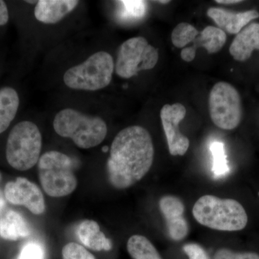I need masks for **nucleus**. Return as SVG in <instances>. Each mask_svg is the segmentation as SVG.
<instances>
[{"label": "nucleus", "mask_w": 259, "mask_h": 259, "mask_svg": "<svg viewBox=\"0 0 259 259\" xmlns=\"http://www.w3.org/2000/svg\"><path fill=\"white\" fill-rule=\"evenodd\" d=\"M120 17L125 20H135L142 18L146 14V3L144 1H120Z\"/></svg>", "instance_id": "nucleus-22"}, {"label": "nucleus", "mask_w": 259, "mask_h": 259, "mask_svg": "<svg viewBox=\"0 0 259 259\" xmlns=\"http://www.w3.org/2000/svg\"><path fill=\"white\" fill-rule=\"evenodd\" d=\"M20 105L18 94L11 88L0 90V134L8 128L14 120Z\"/></svg>", "instance_id": "nucleus-17"}, {"label": "nucleus", "mask_w": 259, "mask_h": 259, "mask_svg": "<svg viewBox=\"0 0 259 259\" xmlns=\"http://www.w3.org/2000/svg\"><path fill=\"white\" fill-rule=\"evenodd\" d=\"M159 208L166 221L168 236L174 241H182L189 233L188 223L184 217L185 204L178 197L173 195L162 197Z\"/></svg>", "instance_id": "nucleus-11"}, {"label": "nucleus", "mask_w": 259, "mask_h": 259, "mask_svg": "<svg viewBox=\"0 0 259 259\" xmlns=\"http://www.w3.org/2000/svg\"><path fill=\"white\" fill-rule=\"evenodd\" d=\"M37 170L40 185L51 197H65L76 190L74 163L67 155L55 151L44 153L37 163Z\"/></svg>", "instance_id": "nucleus-4"}, {"label": "nucleus", "mask_w": 259, "mask_h": 259, "mask_svg": "<svg viewBox=\"0 0 259 259\" xmlns=\"http://www.w3.org/2000/svg\"><path fill=\"white\" fill-rule=\"evenodd\" d=\"M9 20V12L4 1L0 0V26L6 25Z\"/></svg>", "instance_id": "nucleus-28"}, {"label": "nucleus", "mask_w": 259, "mask_h": 259, "mask_svg": "<svg viewBox=\"0 0 259 259\" xmlns=\"http://www.w3.org/2000/svg\"><path fill=\"white\" fill-rule=\"evenodd\" d=\"M192 214L199 224L216 231H241L248 223V215L240 202L210 194L202 196L195 202Z\"/></svg>", "instance_id": "nucleus-2"}, {"label": "nucleus", "mask_w": 259, "mask_h": 259, "mask_svg": "<svg viewBox=\"0 0 259 259\" xmlns=\"http://www.w3.org/2000/svg\"><path fill=\"white\" fill-rule=\"evenodd\" d=\"M62 255L64 259H95L84 247L76 243H69L65 245Z\"/></svg>", "instance_id": "nucleus-23"}, {"label": "nucleus", "mask_w": 259, "mask_h": 259, "mask_svg": "<svg viewBox=\"0 0 259 259\" xmlns=\"http://www.w3.org/2000/svg\"><path fill=\"white\" fill-rule=\"evenodd\" d=\"M54 128L56 134L69 138L83 149L98 146L107 134L106 122L101 117L84 115L71 108L64 109L56 114Z\"/></svg>", "instance_id": "nucleus-3"}, {"label": "nucleus", "mask_w": 259, "mask_h": 259, "mask_svg": "<svg viewBox=\"0 0 259 259\" xmlns=\"http://www.w3.org/2000/svg\"><path fill=\"white\" fill-rule=\"evenodd\" d=\"M183 250L190 259H209L204 248L197 243H187L184 245Z\"/></svg>", "instance_id": "nucleus-26"}, {"label": "nucleus", "mask_w": 259, "mask_h": 259, "mask_svg": "<svg viewBox=\"0 0 259 259\" xmlns=\"http://www.w3.org/2000/svg\"><path fill=\"white\" fill-rule=\"evenodd\" d=\"M156 3H160V4L167 5L170 3V1H166V0H165V1H156Z\"/></svg>", "instance_id": "nucleus-31"}, {"label": "nucleus", "mask_w": 259, "mask_h": 259, "mask_svg": "<svg viewBox=\"0 0 259 259\" xmlns=\"http://www.w3.org/2000/svg\"><path fill=\"white\" fill-rule=\"evenodd\" d=\"M196 37L192 47L197 49L202 47L209 54H215L222 49L226 44L227 35L222 29L214 26H207Z\"/></svg>", "instance_id": "nucleus-18"}, {"label": "nucleus", "mask_w": 259, "mask_h": 259, "mask_svg": "<svg viewBox=\"0 0 259 259\" xmlns=\"http://www.w3.org/2000/svg\"><path fill=\"white\" fill-rule=\"evenodd\" d=\"M241 0H216L215 3L218 4L233 5L241 3Z\"/></svg>", "instance_id": "nucleus-29"}, {"label": "nucleus", "mask_w": 259, "mask_h": 259, "mask_svg": "<svg viewBox=\"0 0 259 259\" xmlns=\"http://www.w3.org/2000/svg\"><path fill=\"white\" fill-rule=\"evenodd\" d=\"M214 259H259L256 253H236L228 248H221L214 253Z\"/></svg>", "instance_id": "nucleus-25"}, {"label": "nucleus", "mask_w": 259, "mask_h": 259, "mask_svg": "<svg viewBox=\"0 0 259 259\" xmlns=\"http://www.w3.org/2000/svg\"><path fill=\"white\" fill-rule=\"evenodd\" d=\"M154 147L151 135L144 127L133 125L115 136L107 160L110 185L124 190L142 180L151 168Z\"/></svg>", "instance_id": "nucleus-1"}, {"label": "nucleus", "mask_w": 259, "mask_h": 259, "mask_svg": "<svg viewBox=\"0 0 259 259\" xmlns=\"http://www.w3.org/2000/svg\"><path fill=\"white\" fill-rule=\"evenodd\" d=\"M5 197L10 203L26 207L35 214H40L46 209L45 201L40 188L23 177L5 185Z\"/></svg>", "instance_id": "nucleus-10"}, {"label": "nucleus", "mask_w": 259, "mask_h": 259, "mask_svg": "<svg viewBox=\"0 0 259 259\" xmlns=\"http://www.w3.org/2000/svg\"><path fill=\"white\" fill-rule=\"evenodd\" d=\"M30 234V228L25 218L9 210L0 218V237L8 241H18Z\"/></svg>", "instance_id": "nucleus-16"}, {"label": "nucleus", "mask_w": 259, "mask_h": 259, "mask_svg": "<svg viewBox=\"0 0 259 259\" xmlns=\"http://www.w3.org/2000/svg\"><path fill=\"white\" fill-rule=\"evenodd\" d=\"M196 51L197 49L194 47L184 48L181 51V57L182 60L187 62L193 61L196 56Z\"/></svg>", "instance_id": "nucleus-27"}, {"label": "nucleus", "mask_w": 259, "mask_h": 259, "mask_svg": "<svg viewBox=\"0 0 259 259\" xmlns=\"http://www.w3.org/2000/svg\"><path fill=\"white\" fill-rule=\"evenodd\" d=\"M209 110L211 120L220 128L231 131L241 123V96L231 83L221 81L214 85L209 93Z\"/></svg>", "instance_id": "nucleus-7"}, {"label": "nucleus", "mask_w": 259, "mask_h": 259, "mask_svg": "<svg viewBox=\"0 0 259 259\" xmlns=\"http://www.w3.org/2000/svg\"><path fill=\"white\" fill-rule=\"evenodd\" d=\"M187 110L181 103L163 105L160 112L162 125L166 135L168 150L171 156H184L190 147V140L181 134L180 124Z\"/></svg>", "instance_id": "nucleus-9"}, {"label": "nucleus", "mask_w": 259, "mask_h": 259, "mask_svg": "<svg viewBox=\"0 0 259 259\" xmlns=\"http://www.w3.org/2000/svg\"><path fill=\"white\" fill-rule=\"evenodd\" d=\"M207 14L214 20L219 28L236 35L251 20L259 18L258 12L255 10L234 13L223 8H211L207 10Z\"/></svg>", "instance_id": "nucleus-12"}, {"label": "nucleus", "mask_w": 259, "mask_h": 259, "mask_svg": "<svg viewBox=\"0 0 259 259\" xmlns=\"http://www.w3.org/2000/svg\"><path fill=\"white\" fill-rule=\"evenodd\" d=\"M199 35V32L193 25L187 23H181L172 31V44L175 47L182 49L191 42H194Z\"/></svg>", "instance_id": "nucleus-20"}, {"label": "nucleus", "mask_w": 259, "mask_h": 259, "mask_svg": "<svg viewBox=\"0 0 259 259\" xmlns=\"http://www.w3.org/2000/svg\"><path fill=\"white\" fill-rule=\"evenodd\" d=\"M5 205V201L3 199V195H2L1 192H0V211L3 208Z\"/></svg>", "instance_id": "nucleus-30"}, {"label": "nucleus", "mask_w": 259, "mask_h": 259, "mask_svg": "<svg viewBox=\"0 0 259 259\" xmlns=\"http://www.w3.org/2000/svg\"><path fill=\"white\" fill-rule=\"evenodd\" d=\"M76 0H40L34 10L35 18L44 24H56L79 5Z\"/></svg>", "instance_id": "nucleus-13"}, {"label": "nucleus", "mask_w": 259, "mask_h": 259, "mask_svg": "<svg viewBox=\"0 0 259 259\" xmlns=\"http://www.w3.org/2000/svg\"><path fill=\"white\" fill-rule=\"evenodd\" d=\"M0 180H1V175H0Z\"/></svg>", "instance_id": "nucleus-32"}, {"label": "nucleus", "mask_w": 259, "mask_h": 259, "mask_svg": "<svg viewBox=\"0 0 259 259\" xmlns=\"http://www.w3.org/2000/svg\"><path fill=\"white\" fill-rule=\"evenodd\" d=\"M259 50V23H252L237 34L230 47V54L235 60L245 61L253 51Z\"/></svg>", "instance_id": "nucleus-14"}, {"label": "nucleus", "mask_w": 259, "mask_h": 259, "mask_svg": "<svg viewBox=\"0 0 259 259\" xmlns=\"http://www.w3.org/2000/svg\"><path fill=\"white\" fill-rule=\"evenodd\" d=\"M114 70L112 56L105 51H99L81 64L68 69L64 75V81L73 90L97 91L110 84Z\"/></svg>", "instance_id": "nucleus-5"}, {"label": "nucleus", "mask_w": 259, "mask_h": 259, "mask_svg": "<svg viewBox=\"0 0 259 259\" xmlns=\"http://www.w3.org/2000/svg\"><path fill=\"white\" fill-rule=\"evenodd\" d=\"M41 147L40 130L33 122L23 121L10 131L7 142V160L15 169L26 171L38 163Z\"/></svg>", "instance_id": "nucleus-6"}, {"label": "nucleus", "mask_w": 259, "mask_h": 259, "mask_svg": "<svg viewBox=\"0 0 259 259\" xmlns=\"http://www.w3.org/2000/svg\"><path fill=\"white\" fill-rule=\"evenodd\" d=\"M210 151L213 156V173L216 177L224 176L229 171L224 144L221 142L212 143Z\"/></svg>", "instance_id": "nucleus-21"}, {"label": "nucleus", "mask_w": 259, "mask_h": 259, "mask_svg": "<svg viewBox=\"0 0 259 259\" xmlns=\"http://www.w3.org/2000/svg\"><path fill=\"white\" fill-rule=\"evenodd\" d=\"M76 235L79 241L85 246L94 250H110L112 243L100 231L98 223L86 220L80 223L76 229Z\"/></svg>", "instance_id": "nucleus-15"}, {"label": "nucleus", "mask_w": 259, "mask_h": 259, "mask_svg": "<svg viewBox=\"0 0 259 259\" xmlns=\"http://www.w3.org/2000/svg\"><path fill=\"white\" fill-rule=\"evenodd\" d=\"M45 257L44 246L38 242L31 241L24 245L17 259H45Z\"/></svg>", "instance_id": "nucleus-24"}, {"label": "nucleus", "mask_w": 259, "mask_h": 259, "mask_svg": "<svg viewBox=\"0 0 259 259\" xmlns=\"http://www.w3.org/2000/svg\"><path fill=\"white\" fill-rule=\"evenodd\" d=\"M158 52L144 37H131L120 46L115 69L117 76L130 79L140 71L153 69L157 64Z\"/></svg>", "instance_id": "nucleus-8"}, {"label": "nucleus", "mask_w": 259, "mask_h": 259, "mask_svg": "<svg viewBox=\"0 0 259 259\" xmlns=\"http://www.w3.org/2000/svg\"><path fill=\"white\" fill-rule=\"evenodd\" d=\"M127 249L134 259H162L152 243L141 235H134L129 238Z\"/></svg>", "instance_id": "nucleus-19"}]
</instances>
